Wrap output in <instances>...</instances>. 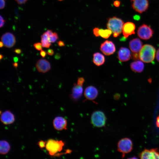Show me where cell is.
<instances>
[{"instance_id": "f546056e", "label": "cell", "mask_w": 159, "mask_h": 159, "mask_svg": "<svg viewBox=\"0 0 159 159\" xmlns=\"http://www.w3.org/2000/svg\"><path fill=\"white\" fill-rule=\"evenodd\" d=\"M0 9H3L5 6V1L4 0H0Z\"/></svg>"}, {"instance_id": "3957f363", "label": "cell", "mask_w": 159, "mask_h": 159, "mask_svg": "<svg viewBox=\"0 0 159 159\" xmlns=\"http://www.w3.org/2000/svg\"><path fill=\"white\" fill-rule=\"evenodd\" d=\"M64 145V143L62 140L50 139L46 142L45 148L49 155L54 156L62 150Z\"/></svg>"}, {"instance_id": "277c9868", "label": "cell", "mask_w": 159, "mask_h": 159, "mask_svg": "<svg viewBox=\"0 0 159 159\" xmlns=\"http://www.w3.org/2000/svg\"><path fill=\"white\" fill-rule=\"evenodd\" d=\"M106 118L104 113L100 110L94 112L91 117L92 124L97 127H102L105 126Z\"/></svg>"}, {"instance_id": "7402d4cb", "label": "cell", "mask_w": 159, "mask_h": 159, "mask_svg": "<svg viewBox=\"0 0 159 159\" xmlns=\"http://www.w3.org/2000/svg\"><path fill=\"white\" fill-rule=\"evenodd\" d=\"M41 43L43 47L49 48L51 45L49 36L47 32H44L41 36Z\"/></svg>"}, {"instance_id": "836d02e7", "label": "cell", "mask_w": 159, "mask_h": 159, "mask_svg": "<svg viewBox=\"0 0 159 159\" xmlns=\"http://www.w3.org/2000/svg\"><path fill=\"white\" fill-rule=\"evenodd\" d=\"M113 4L116 7H119L120 5V2L118 0L115 1L114 2Z\"/></svg>"}, {"instance_id": "d4e9b609", "label": "cell", "mask_w": 159, "mask_h": 159, "mask_svg": "<svg viewBox=\"0 0 159 159\" xmlns=\"http://www.w3.org/2000/svg\"><path fill=\"white\" fill-rule=\"evenodd\" d=\"M33 46L37 50L41 51L42 49V45L41 43L37 42L34 44Z\"/></svg>"}, {"instance_id": "b9f144b4", "label": "cell", "mask_w": 159, "mask_h": 159, "mask_svg": "<svg viewBox=\"0 0 159 159\" xmlns=\"http://www.w3.org/2000/svg\"><path fill=\"white\" fill-rule=\"evenodd\" d=\"M4 45V44L3 42L2 41H0V47H2Z\"/></svg>"}, {"instance_id": "603a6c76", "label": "cell", "mask_w": 159, "mask_h": 159, "mask_svg": "<svg viewBox=\"0 0 159 159\" xmlns=\"http://www.w3.org/2000/svg\"><path fill=\"white\" fill-rule=\"evenodd\" d=\"M112 33V31L109 29H100L99 30L100 36L105 39H107L109 37Z\"/></svg>"}, {"instance_id": "8992f818", "label": "cell", "mask_w": 159, "mask_h": 159, "mask_svg": "<svg viewBox=\"0 0 159 159\" xmlns=\"http://www.w3.org/2000/svg\"><path fill=\"white\" fill-rule=\"evenodd\" d=\"M137 34L140 38L148 40L152 37L153 31L149 26L144 24L138 28Z\"/></svg>"}, {"instance_id": "8d00e7d4", "label": "cell", "mask_w": 159, "mask_h": 159, "mask_svg": "<svg viewBox=\"0 0 159 159\" xmlns=\"http://www.w3.org/2000/svg\"><path fill=\"white\" fill-rule=\"evenodd\" d=\"M156 58L157 61L159 62V48L157 52Z\"/></svg>"}, {"instance_id": "ffe728a7", "label": "cell", "mask_w": 159, "mask_h": 159, "mask_svg": "<svg viewBox=\"0 0 159 159\" xmlns=\"http://www.w3.org/2000/svg\"><path fill=\"white\" fill-rule=\"evenodd\" d=\"M93 61L95 64L100 66L103 64L105 61L104 56L99 52H96L93 55Z\"/></svg>"}, {"instance_id": "cb8c5ba5", "label": "cell", "mask_w": 159, "mask_h": 159, "mask_svg": "<svg viewBox=\"0 0 159 159\" xmlns=\"http://www.w3.org/2000/svg\"><path fill=\"white\" fill-rule=\"evenodd\" d=\"M48 34L49 36V40L51 43L55 42L59 38L58 34L56 32H53V33L50 35H49Z\"/></svg>"}, {"instance_id": "e0dca14e", "label": "cell", "mask_w": 159, "mask_h": 159, "mask_svg": "<svg viewBox=\"0 0 159 159\" xmlns=\"http://www.w3.org/2000/svg\"><path fill=\"white\" fill-rule=\"evenodd\" d=\"M135 26L134 23L131 22L125 23L123 26L122 31L125 38H127L129 35L135 33Z\"/></svg>"}, {"instance_id": "f35d334b", "label": "cell", "mask_w": 159, "mask_h": 159, "mask_svg": "<svg viewBox=\"0 0 159 159\" xmlns=\"http://www.w3.org/2000/svg\"><path fill=\"white\" fill-rule=\"evenodd\" d=\"M60 57V55L59 53H57L54 56V58L57 59H59Z\"/></svg>"}, {"instance_id": "ab89813d", "label": "cell", "mask_w": 159, "mask_h": 159, "mask_svg": "<svg viewBox=\"0 0 159 159\" xmlns=\"http://www.w3.org/2000/svg\"><path fill=\"white\" fill-rule=\"evenodd\" d=\"M12 65H13V67H15V68H16L18 66V64L17 62H14V63H13Z\"/></svg>"}, {"instance_id": "5bb4252c", "label": "cell", "mask_w": 159, "mask_h": 159, "mask_svg": "<svg viewBox=\"0 0 159 159\" xmlns=\"http://www.w3.org/2000/svg\"><path fill=\"white\" fill-rule=\"evenodd\" d=\"M84 95L86 100L92 101L95 99L97 97L98 91L95 87L89 86L86 88Z\"/></svg>"}, {"instance_id": "44dd1931", "label": "cell", "mask_w": 159, "mask_h": 159, "mask_svg": "<svg viewBox=\"0 0 159 159\" xmlns=\"http://www.w3.org/2000/svg\"><path fill=\"white\" fill-rule=\"evenodd\" d=\"M10 146L9 143L5 140H1L0 142V153L1 155H5L9 151Z\"/></svg>"}, {"instance_id": "4316f807", "label": "cell", "mask_w": 159, "mask_h": 159, "mask_svg": "<svg viewBox=\"0 0 159 159\" xmlns=\"http://www.w3.org/2000/svg\"><path fill=\"white\" fill-rule=\"evenodd\" d=\"M84 81L85 79L83 77H80L78 79L77 84L81 85H83Z\"/></svg>"}, {"instance_id": "30bf717a", "label": "cell", "mask_w": 159, "mask_h": 159, "mask_svg": "<svg viewBox=\"0 0 159 159\" xmlns=\"http://www.w3.org/2000/svg\"><path fill=\"white\" fill-rule=\"evenodd\" d=\"M1 39L4 46L8 48L12 47L16 42L14 36L11 33L9 32L3 34L1 37Z\"/></svg>"}, {"instance_id": "d6986e66", "label": "cell", "mask_w": 159, "mask_h": 159, "mask_svg": "<svg viewBox=\"0 0 159 159\" xmlns=\"http://www.w3.org/2000/svg\"><path fill=\"white\" fill-rule=\"evenodd\" d=\"M130 67L133 71L140 73L143 70L144 65L142 62L137 60L132 62L130 64Z\"/></svg>"}, {"instance_id": "83f0119b", "label": "cell", "mask_w": 159, "mask_h": 159, "mask_svg": "<svg viewBox=\"0 0 159 159\" xmlns=\"http://www.w3.org/2000/svg\"><path fill=\"white\" fill-rule=\"evenodd\" d=\"M99 29H100L97 28H95L93 29L94 34L96 37H98L100 36L99 34Z\"/></svg>"}, {"instance_id": "9c48e42d", "label": "cell", "mask_w": 159, "mask_h": 159, "mask_svg": "<svg viewBox=\"0 0 159 159\" xmlns=\"http://www.w3.org/2000/svg\"><path fill=\"white\" fill-rule=\"evenodd\" d=\"M100 49L105 55H110L115 52L116 48L112 42L106 40L101 44Z\"/></svg>"}, {"instance_id": "f1b7e54d", "label": "cell", "mask_w": 159, "mask_h": 159, "mask_svg": "<svg viewBox=\"0 0 159 159\" xmlns=\"http://www.w3.org/2000/svg\"><path fill=\"white\" fill-rule=\"evenodd\" d=\"M0 28L2 27L4 25L5 20L3 18L1 15L0 18Z\"/></svg>"}, {"instance_id": "7c38bea8", "label": "cell", "mask_w": 159, "mask_h": 159, "mask_svg": "<svg viewBox=\"0 0 159 159\" xmlns=\"http://www.w3.org/2000/svg\"><path fill=\"white\" fill-rule=\"evenodd\" d=\"M36 67L39 72L45 73L50 70L51 66L48 61L45 59H41L37 62Z\"/></svg>"}, {"instance_id": "7a4b0ae2", "label": "cell", "mask_w": 159, "mask_h": 159, "mask_svg": "<svg viewBox=\"0 0 159 159\" xmlns=\"http://www.w3.org/2000/svg\"><path fill=\"white\" fill-rule=\"evenodd\" d=\"M123 24L121 19L115 16L109 19L107 26L113 32V37H116L121 33Z\"/></svg>"}, {"instance_id": "2e32d148", "label": "cell", "mask_w": 159, "mask_h": 159, "mask_svg": "<svg viewBox=\"0 0 159 159\" xmlns=\"http://www.w3.org/2000/svg\"><path fill=\"white\" fill-rule=\"evenodd\" d=\"M83 91L82 85L75 83L72 89L71 98L74 100H78L82 95Z\"/></svg>"}, {"instance_id": "484cf974", "label": "cell", "mask_w": 159, "mask_h": 159, "mask_svg": "<svg viewBox=\"0 0 159 159\" xmlns=\"http://www.w3.org/2000/svg\"><path fill=\"white\" fill-rule=\"evenodd\" d=\"M46 142L43 140H40L38 143V145L39 147L41 148L45 147Z\"/></svg>"}, {"instance_id": "9a60e30c", "label": "cell", "mask_w": 159, "mask_h": 159, "mask_svg": "<svg viewBox=\"0 0 159 159\" xmlns=\"http://www.w3.org/2000/svg\"><path fill=\"white\" fill-rule=\"evenodd\" d=\"M0 120L3 124L8 125L12 124L14 122L15 117L13 114L10 111L6 110L1 115Z\"/></svg>"}, {"instance_id": "60d3db41", "label": "cell", "mask_w": 159, "mask_h": 159, "mask_svg": "<svg viewBox=\"0 0 159 159\" xmlns=\"http://www.w3.org/2000/svg\"><path fill=\"white\" fill-rule=\"evenodd\" d=\"M13 60L14 62H17L18 61V58L17 57H14L13 58Z\"/></svg>"}, {"instance_id": "ee69618b", "label": "cell", "mask_w": 159, "mask_h": 159, "mask_svg": "<svg viewBox=\"0 0 159 159\" xmlns=\"http://www.w3.org/2000/svg\"><path fill=\"white\" fill-rule=\"evenodd\" d=\"M58 1H62L63 0H58Z\"/></svg>"}, {"instance_id": "74e56055", "label": "cell", "mask_w": 159, "mask_h": 159, "mask_svg": "<svg viewBox=\"0 0 159 159\" xmlns=\"http://www.w3.org/2000/svg\"><path fill=\"white\" fill-rule=\"evenodd\" d=\"M156 125L157 127L159 128V115L157 117Z\"/></svg>"}, {"instance_id": "4fadbf2b", "label": "cell", "mask_w": 159, "mask_h": 159, "mask_svg": "<svg viewBox=\"0 0 159 159\" xmlns=\"http://www.w3.org/2000/svg\"><path fill=\"white\" fill-rule=\"evenodd\" d=\"M129 46L132 53L138 54L143 47V43L139 39L136 38L130 41Z\"/></svg>"}, {"instance_id": "7bdbcfd3", "label": "cell", "mask_w": 159, "mask_h": 159, "mask_svg": "<svg viewBox=\"0 0 159 159\" xmlns=\"http://www.w3.org/2000/svg\"><path fill=\"white\" fill-rule=\"evenodd\" d=\"M3 57L4 56L2 55L1 54L0 55V59L1 60L3 58Z\"/></svg>"}, {"instance_id": "5b68a950", "label": "cell", "mask_w": 159, "mask_h": 159, "mask_svg": "<svg viewBox=\"0 0 159 159\" xmlns=\"http://www.w3.org/2000/svg\"><path fill=\"white\" fill-rule=\"evenodd\" d=\"M133 144L131 140L128 138L121 139L118 143L117 150L122 153V157L125 154L130 152L132 149Z\"/></svg>"}, {"instance_id": "4dcf8cb0", "label": "cell", "mask_w": 159, "mask_h": 159, "mask_svg": "<svg viewBox=\"0 0 159 159\" xmlns=\"http://www.w3.org/2000/svg\"><path fill=\"white\" fill-rule=\"evenodd\" d=\"M28 0H15L17 3L19 4H25Z\"/></svg>"}, {"instance_id": "ba28073f", "label": "cell", "mask_w": 159, "mask_h": 159, "mask_svg": "<svg viewBox=\"0 0 159 159\" xmlns=\"http://www.w3.org/2000/svg\"><path fill=\"white\" fill-rule=\"evenodd\" d=\"M139 157L142 159H159V152L157 148L145 149L140 154Z\"/></svg>"}, {"instance_id": "8fae6325", "label": "cell", "mask_w": 159, "mask_h": 159, "mask_svg": "<svg viewBox=\"0 0 159 159\" xmlns=\"http://www.w3.org/2000/svg\"><path fill=\"white\" fill-rule=\"evenodd\" d=\"M53 124L54 129L57 130L61 131L67 129V121L62 117H55L53 120Z\"/></svg>"}, {"instance_id": "1f68e13d", "label": "cell", "mask_w": 159, "mask_h": 159, "mask_svg": "<svg viewBox=\"0 0 159 159\" xmlns=\"http://www.w3.org/2000/svg\"><path fill=\"white\" fill-rule=\"evenodd\" d=\"M47 53L46 52L43 50H41L40 52V54L41 56L43 58H44L46 55Z\"/></svg>"}, {"instance_id": "e575fe53", "label": "cell", "mask_w": 159, "mask_h": 159, "mask_svg": "<svg viewBox=\"0 0 159 159\" xmlns=\"http://www.w3.org/2000/svg\"><path fill=\"white\" fill-rule=\"evenodd\" d=\"M58 45L59 47H62L65 46L64 42L61 41H59L57 42Z\"/></svg>"}, {"instance_id": "d6a6232c", "label": "cell", "mask_w": 159, "mask_h": 159, "mask_svg": "<svg viewBox=\"0 0 159 159\" xmlns=\"http://www.w3.org/2000/svg\"><path fill=\"white\" fill-rule=\"evenodd\" d=\"M54 53V52L53 50L52 49H48L47 51V53L50 56L53 55Z\"/></svg>"}, {"instance_id": "ac0fdd59", "label": "cell", "mask_w": 159, "mask_h": 159, "mask_svg": "<svg viewBox=\"0 0 159 159\" xmlns=\"http://www.w3.org/2000/svg\"><path fill=\"white\" fill-rule=\"evenodd\" d=\"M131 57L130 52L129 49L125 47H121L118 52V58L121 62L128 61Z\"/></svg>"}, {"instance_id": "d590c367", "label": "cell", "mask_w": 159, "mask_h": 159, "mask_svg": "<svg viewBox=\"0 0 159 159\" xmlns=\"http://www.w3.org/2000/svg\"><path fill=\"white\" fill-rule=\"evenodd\" d=\"M14 52L17 54H20L21 53V50L20 49H14Z\"/></svg>"}, {"instance_id": "52a82bcc", "label": "cell", "mask_w": 159, "mask_h": 159, "mask_svg": "<svg viewBox=\"0 0 159 159\" xmlns=\"http://www.w3.org/2000/svg\"><path fill=\"white\" fill-rule=\"evenodd\" d=\"M130 1L133 9L140 14L145 11L148 8V0H131Z\"/></svg>"}, {"instance_id": "6da1fadb", "label": "cell", "mask_w": 159, "mask_h": 159, "mask_svg": "<svg viewBox=\"0 0 159 159\" xmlns=\"http://www.w3.org/2000/svg\"><path fill=\"white\" fill-rule=\"evenodd\" d=\"M155 49L152 45L145 44L142 47L139 53L140 59L145 63L153 62L154 60Z\"/></svg>"}]
</instances>
